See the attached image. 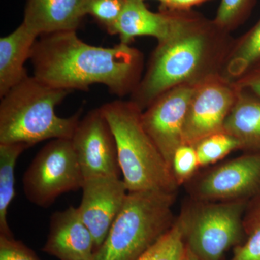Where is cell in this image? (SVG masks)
I'll return each instance as SVG.
<instances>
[{
	"mask_svg": "<svg viewBox=\"0 0 260 260\" xmlns=\"http://www.w3.org/2000/svg\"><path fill=\"white\" fill-rule=\"evenodd\" d=\"M86 0H28L23 23L38 37L77 31L84 17Z\"/></svg>",
	"mask_w": 260,
	"mask_h": 260,
	"instance_id": "obj_14",
	"label": "cell"
},
{
	"mask_svg": "<svg viewBox=\"0 0 260 260\" xmlns=\"http://www.w3.org/2000/svg\"><path fill=\"white\" fill-rule=\"evenodd\" d=\"M234 81L221 74L198 84L186 114L184 144L194 146L214 133L224 131V124L239 93Z\"/></svg>",
	"mask_w": 260,
	"mask_h": 260,
	"instance_id": "obj_8",
	"label": "cell"
},
{
	"mask_svg": "<svg viewBox=\"0 0 260 260\" xmlns=\"http://www.w3.org/2000/svg\"><path fill=\"white\" fill-rule=\"evenodd\" d=\"M200 167L194 146L183 144L177 149L173 156L172 169L178 185L189 181Z\"/></svg>",
	"mask_w": 260,
	"mask_h": 260,
	"instance_id": "obj_25",
	"label": "cell"
},
{
	"mask_svg": "<svg viewBox=\"0 0 260 260\" xmlns=\"http://www.w3.org/2000/svg\"><path fill=\"white\" fill-rule=\"evenodd\" d=\"M198 85L171 89L142 112L145 129L171 167L174 153L184 144V123Z\"/></svg>",
	"mask_w": 260,
	"mask_h": 260,
	"instance_id": "obj_9",
	"label": "cell"
},
{
	"mask_svg": "<svg viewBox=\"0 0 260 260\" xmlns=\"http://www.w3.org/2000/svg\"><path fill=\"white\" fill-rule=\"evenodd\" d=\"M208 1H211V0H169L164 6L160 7V10H171V11L189 10L193 7Z\"/></svg>",
	"mask_w": 260,
	"mask_h": 260,
	"instance_id": "obj_28",
	"label": "cell"
},
{
	"mask_svg": "<svg viewBox=\"0 0 260 260\" xmlns=\"http://www.w3.org/2000/svg\"><path fill=\"white\" fill-rule=\"evenodd\" d=\"M175 194L128 191L94 260H138L175 222Z\"/></svg>",
	"mask_w": 260,
	"mask_h": 260,
	"instance_id": "obj_5",
	"label": "cell"
},
{
	"mask_svg": "<svg viewBox=\"0 0 260 260\" xmlns=\"http://www.w3.org/2000/svg\"><path fill=\"white\" fill-rule=\"evenodd\" d=\"M30 59L34 76L54 88L88 91L102 84L119 97L134 92L144 68L143 53L129 44L90 45L75 30L40 36Z\"/></svg>",
	"mask_w": 260,
	"mask_h": 260,
	"instance_id": "obj_1",
	"label": "cell"
},
{
	"mask_svg": "<svg viewBox=\"0 0 260 260\" xmlns=\"http://www.w3.org/2000/svg\"><path fill=\"white\" fill-rule=\"evenodd\" d=\"M234 83L241 90L260 98V61L234 80Z\"/></svg>",
	"mask_w": 260,
	"mask_h": 260,
	"instance_id": "obj_27",
	"label": "cell"
},
{
	"mask_svg": "<svg viewBox=\"0 0 260 260\" xmlns=\"http://www.w3.org/2000/svg\"><path fill=\"white\" fill-rule=\"evenodd\" d=\"M255 0H221L215 23L231 32L242 25L249 16Z\"/></svg>",
	"mask_w": 260,
	"mask_h": 260,
	"instance_id": "obj_24",
	"label": "cell"
},
{
	"mask_svg": "<svg viewBox=\"0 0 260 260\" xmlns=\"http://www.w3.org/2000/svg\"><path fill=\"white\" fill-rule=\"evenodd\" d=\"M143 1H145V0H143ZM157 1L160 2V7H162V6H164V5H165L166 4H167V3H168V1H169V0H157Z\"/></svg>",
	"mask_w": 260,
	"mask_h": 260,
	"instance_id": "obj_30",
	"label": "cell"
},
{
	"mask_svg": "<svg viewBox=\"0 0 260 260\" xmlns=\"http://www.w3.org/2000/svg\"><path fill=\"white\" fill-rule=\"evenodd\" d=\"M239 90L237 102L224 124V132L239 141L240 150L260 153V98Z\"/></svg>",
	"mask_w": 260,
	"mask_h": 260,
	"instance_id": "obj_17",
	"label": "cell"
},
{
	"mask_svg": "<svg viewBox=\"0 0 260 260\" xmlns=\"http://www.w3.org/2000/svg\"><path fill=\"white\" fill-rule=\"evenodd\" d=\"M42 250L60 260H94L95 241L78 208L70 206L51 215Z\"/></svg>",
	"mask_w": 260,
	"mask_h": 260,
	"instance_id": "obj_13",
	"label": "cell"
},
{
	"mask_svg": "<svg viewBox=\"0 0 260 260\" xmlns=\"http://www.w3.org/2000/svg\"><path fill=\"white\" fill-rule=\"evenodd\" d=\"M246 239L234 247L229 260H260V201L244 220Z\"/></svg>",
	"mask_w": 260,
	"mask_h": 260,
	"instance_id": "obj_22",
	"label": "cell"
},
{
	"mask_svg": "<svg viewBox=\"0 0 260 260\" xmlns=\"http://www.w3.org/2000/svg\"><path fill=\"white\" fill-rule=\"evenodd\" d=\"M115 138L118 160L128 191L176 194L172 167L147 133L142 112L131 101L116 100L100 107Z\"/></svg>",
	"mask_w": 260,
	"mask_h": 260,
	"instance_id": "obj_4",
	"label": "cell"
},
{
	"mask_svg": "<svg viewBox=\"0 0 260 260\" xmlns=\"http://www.w3.org/2000/svg\"><path fill=\"white\" fill-rule=\"evenodd\" d=\"M260 190V153H246L210 170L193 188L195 200H247Z\"/></svg>",
	"mask_w": 260,
	"mask_h": 260,
	"instance_id": "obj_11",
	"label": "cell"
},
{
	"mask_svg": "<svg viewBox=\"0 0 260 260\" xmlns=\"http://www.w3.org/2000/svg\"><path fill=\"white\" fill-rule=\"evenodd\" d=\"M189 250V249H188ZM187 260H200L196 256H194L192 253L189 250V254H188V259Z\"/></svg>",
	"mask_w": 260,
	"mask_h": 260,
	"instance_id": "obj_29",
	"label": "cell"
},
{
	"mask_svg": "<svg viewBox=\"0 0 260 260\" xmlns=\"http://www.w3.org/2000/svg\"><path fill=\"white\" fill-rule=\"evenodd\" d=\"M38 38L22 23L0 39V97L28 76L24 64L30 59Z\"/></svg>",
	"mask_w": 260,
	"mask_h": 260,
	"instance_id": "obj_16",
	"label": "cell"
},
{
	"mask_svg": "<svg viewBox=\"0 0 260 260\" xmlns=\"http://www.w3.org/2000/svg\"><path fill=\"white\" fill-rule=\"evenodd\" d=\"M126 0H86L85 15H90L110 35H116V27Z\"/></svg>",
	"mask_w": 260,
	"mask_h": 260,
	"instance_id": "obj_23",
	"label": "cell"
},
{
	"mask_svg": "<svg viewBox=\"0 0 260 260\" xmlns=\"http://www.w3.org/2000/svg\"><path fill=\"white\" fill-rule=\"evenodd\" d=\"M200 167H206L221 160L234 150H240V144L234 136L225 132L214 133L194 145Z\"/></svg>",
	"mask_w": 260,
	"mask_h": 260,
	"instance_id": "obj_21",
	"label": "cell"
},
{
	"mask_svg": "<svg viewBox=\"0 0 260 260\" xmlns=\"http://www.w3.org/2000/svg\"><path fill=\"white\" fill-rule=\"evenodd\" d=\"M81 189L83 195L78 210L93 235L97 250L120 212L128 190L120 177L108 176L85 179Z\"/></svg>",
	"mask_w": 260,
	"mask_h": 260,
	"instance_id": "obj_12",
	"label": "cell"
},
{
	"mask_svg": "<svg viewBox=\"0 0 260 260\" xmlns=\"http://www.w3.org/2000/svg\"><path fill=\"white\" fill-rule=\"evenodd\" d=\"M260 61V19L244 35L234 39L224 63L221 75L237 80Z\"/></svg>",
	"mask_w": 260,
	"mask_h": 260,
	"instance_id": "obj_19",
	"label": "cell"
},
{
	"mask_svg": "<svg viewBox=\"0 0 260 260\" xmlns=\"http://www.w3.org/2000/svg\"><path fill=\"white\" fill-rule=\"evenodd\" d=\"M0 260H41L32 249L13 237L0 235Z\"/></svg>",
	"mask_w": 260,
	"mask_h": 260,
	"instance_id": "obj_26",
	"label": "cell"
},
{
	"mask_svg": "<svg viewBox=\"0 0 260 260\" xmlns=\"http://www.w3.org/2000/svg\"><path fill=\"white\" fill-rule=\"evenodd\" d=\"M188 250L179 218L138 260H187Z\"/></svg>",
	"mask_w": 260,
	"mask_h": 260,
	"instance_id": "obj_20",
	"label": "cell"
},
{
	"mask_svg": "<svg viewBox=\"0 0 260 260\" xmlns=\"http://www.w3.org/2000/svg\"><path fill=\"white\" fill-rule=\"evenodd\" d=\"M176 23V11L160 10L154 13L143 0H126L116 27V35L121 44L129 45L140 37H154L160 42L172 35Z\"/></svg>",
	"mask_w": 260,
	"mask_h": 260,
	"instance_id": "obj_15",
	"label": "cell"
},
{
	"mask_svg": "<svg viewBox=\"0 0 260 260\" xmlns=\"http://www.w3.org/2000/svg\"><path fill=\"white\" fill-rule=\"evenodd\" d=\"M28 76L1 97L0 143L32 145L47 140L71 139L83 110L69 117L56 114V106L71 93Z\"/></svg>",
	"mask_w": 260,
	"mask_h": 260,
	"instance_id": "obj_3",
	"label": "cell"
},
{
	"mask_svg": "<svg viewBox=\"0 0 260 260\" xmlns=\"http://www.w3.org/2000/svg\"><path fill=\"white\" fill-rule=\"evenodd\" d=\"M234 40L213 20L191 10L177 11L174 32L158 42L130 101L144 111L171 89L221 74Z\"/></svg>",
	"mask_w": 260,
	"mask_h": 260,
	"instance_id": "obj_2",
	"label": "cell"
},
{
	"mask_svg": "<svg viewBox=\"0 0 260 260\" xmlns=\"http://www.w3.org/2000/svg\"><path fill=\"white\" fill-rule=\"evenodd\" d=\"M247 200L205 202L194 200L179 216L186 246L200 260H221L244 239Z\"/></svg>",
	"mask_w": 260,
	"mask_h": 260,
	"instance_id": "obj_6",
	"label": "cell"
},
{
	"mask_svg": "<svg viewBox=\"0 0 260 260\" xmlns=\"http://www.w3.org/2000/svg\"><path fill=\"white\" fill-rule=\"evenodd\" d=\"M84 176L71 139L51 140L30 162L23 178L27 199L48 208L60 195L82 189Z\"/></svg>",
	"mask_w": 260,
	"mask_h": 260,
	"instance_id": "obj_7",
	"label": "cell"
},
{
	"mask_svg": "<svg viewBox=\"0 0 260 260\" xmlns=\"http://www.w3.org/2000/svg\"><path fill=\"white\" fill-rule=\"evenodd\" d=\"M28 148L24 143H0V235L13 237L8 214L15 196V165L19 156Z\"/></svg>",
	"mask_w": 260,
	"mask_h": 260,
	"instance_id": "obj_18",
	"label": "cell"
},
{
	"mask_svg": "<svg viewBox=\"0 0 260 260\" xmlns=\"http://www.w3.org/2000/svg\"><path fill=\"white\" fill-rule=\"evenodd\" d=\"M84 179L120 177L115 138L100 108L80 119L71 138Z\"/></svg>",
	"mask_w": 260,
	"mask_h": 260,
	"instance_id": "obj_10",
	"label": "cell"
}]
</instances>
